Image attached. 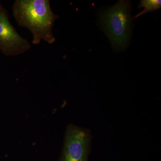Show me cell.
Here are the masks:
<instances>
[{"label": "cell", "instance_id": "cell-3", "mask_svg": "<svg viewBox=\"0 0 161 161\" xmlns=\"http://www.w3.org/2000/svg\"><path fill=\"white\" fill-rule=\"evenodd\" d=\"M92 141L89 129L69 124L65 130L58 161H88Z\"/></svg>", "mask_w": 161, "mask_h": 161}, {"label": "cell", "instance_id": "cell-4", "mask_svg": "<svg viewBox=\"0 0 161 161\" xmlns=\"http://www.w3.org/2000/svg\"><path fill=\"white\" fill-rule=\"evenodd\" d=\"M7 10L0 4V51L6 56H16L29 51L31 45L12 25Z\"/></svg>", "mask_w": 161, "mask_h": 161}, {"label": "cell", "instance_id": "cell-5", "mask_svg": "<svg viewBox=\"0 0 161 161\" xmlns=\"http://www.w3.org/2000/svg\"><path fill=\"white\" fill-rule=\"evenodd\" d=\"M161 7V1L159 0H143L141 1L139 8L144 7L142 11L139 14L136 16V18L142 15L154 10L160 9Z\"/></svg>", "mask_w": 161, "mask_h": 161}, {"label": "cell", "instance_id": "cell-1", "mask_svg": "<svg viewBox=\"0 0 161 161\" xmlns=\"http://www.w3.org/2000/svg\"><path fill=\"white\" fill-rule=\"evenodd\" d=\"M12 9L18 25L31 33L34 44L56 41L53 28L59 16L52 10L49 0H16Z\"/></svg>", "mask_w": 161, "mask_h": 161}, {"label": "cell", "instance_id": "cell-2", "mask_svg": "<svg viewBox=\"0 0 161 161\" xmlns=\"http://www.w3.org/2000/svg\"><path fill=\"white\" fill-rule=\"evenodd\" d=\"M130 11L129 1H120L101 15L103 28L115 49L127 47L132 27Z\"/></svg>", "mask_w": 161, "mask_h": 161}]
</instances>
